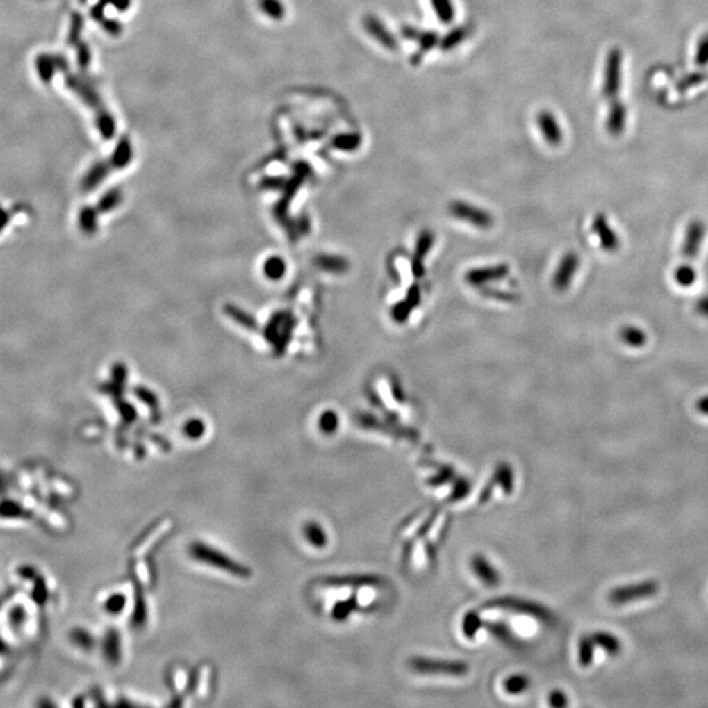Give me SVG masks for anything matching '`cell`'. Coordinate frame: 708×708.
I'll use <instances>...</instances> for the list:
<instances>
[{
    "label": "cell",
    "instance_id": "6da1fadb",
    "mask_svg": "<svg viewBox=\"0 0 708 708\" xmlns=\"http://www.w3.org/2000/svg\"><path fill=\"white\" fill-rule=\"evenodd\" d=\"M190 554L199 561L206 563L211 567L226 570L233 576H238V577H248L249 576V570L245 567L235 563L230 557L223 555L220 551L206 546L204 543H193L190 546Z\"/></svg>",
    "mask_w": 708,
    "mask_h": 708
},
{
    "label": "cell",
    "instance_id": "7a4b0ae2",
    "mask_svg": "<svg viewBox=\"0 0 708 708\" xmlns=\"http://www.w3.org/2000/svg\"><path fill=\"white\" fill-rule=\"evenodd\" d=\"M622 51L619 49H611L607 54L604 63V83H602V94L606 99L616 100V97L620 91L622 85Z\"/></svg>",
    "mask_w": 708,
    "mask_h": 708
},
{
    "label": "cell",
    "instance_id": "3957f363",
    "mask_svg": "<svg viewBox=\"0 0 708 708\" xmlns=\"http://www.w3.org/2000/svg\"><path fill=\"white\" fill-rule=\"evenodd\" d=\"M450 213L453 214L454 218L471 223L479 229H489L493 223L492 215L486 210L476 208L474 205H471L468 202H463V201L452 202Z\"/></svg>",
    "mask_w": 708,
    "mask_h": 708
},
{
    "label": "cell",
    "instance_id": "277c9868",
    "mask_svg": "<svg viewBox=\"0 0 708 708\" xmlns=\"http://www.w3.org/2000/svg\"><path fill=\"white\" fill-rule=\"evenodd\" d=\"M592 233L597 236L600 245L604 252L614 254L619 249L620 247L619 236L616 230L610 226L609 220L604 213H598L594 217L592 222Z\"/></svg>",
    "mask_w": 708,
    "mask_h": 708
},
{
    "label": "cell",
    "instance_id": "5b68a950",
    "mask_svg": "<svg viewBox=\"0 0 708 708\" xmlns=\"http://www.w3.org/2000/svg\"><path fill=\"white\" fill-rule=\"evenodd\" d=\"M580 267V257L576 252H567L561 257L554 274V286L559 291H566L573 281Z\"/></svg>",
    "mask_w": 708,
    "mask_h": 708
},
{
    "label": "cell",
    "instance_id": "8992f818",
    "mask_svg": "<svg viewBox=\"0 0 708 708\" xmlns=\"http://www.w3.org/2000/svg\"><path fill=\"white\" fill-rule=\"evenodd\" d=\"M705 235H706L705 222L694 220L687 224L682 243V255L685 256L686 258L693 260L699 255L700 247L705 240Z\"/></svg>",
    "mask_w": 708,
    "mask_h": 708
},
{
    "label": "cell",
    "instance_id": "52a82bcc",
    "mask_svg": "<svg viewBox=\"0 0 708 708\" xmlns=\"http://www.w3.org/2000/svg\"><path fill=\"white\" fill-rule=\"evenodd\" d=\"M536 124H538V128L541 130L543 138L546 140L550 146L557 147L563 142V130L560 128L557 118L552 113H550L547 110L539 112L536 116Z\"/></svg>",
    "mask_w": 708,
    "mask_h": 708
},
{
    "label": "cell",
    "instance_id": "ba28073f",
    "mask_svg": "<svg viewBox=\"0 0 708 708\" xmlns=\"http://www.w3.org/2000/svg\"><path fill=\"white\" fill-rule=\"evenodd\" d=\"M509 273V267L507 265L496 267H476L466 273V281L472 286H481L493 281H499L507 277Z\"/></svg>",
    "mask_w": 708,
    "mask_h": 708
},
{
    "label": "cell",
    "instance_id": "9c48e42d",
    "mask_svg": "<svg viewBox=\"0 0 708 708\" xmlns=\"http://www.w3.org/2000/svg\"><path fill=\"white\" fill-rule=\"evenodd\" d=\"M412 664V668L418 672L424 673H450L461 674L465 673L467 670L465 664L455 661H434V660H424V659H416Z\"/></svg>",
    "mask_w": 708,
    "mask_h": 708
},
{
    "label": "cell",
    "instance_id": "30bf717a",
    "mask_svg": "<svg viewBox=\"0 0 708 708\" xmlns=\"http://www.w3.org/2000/svg\"><path fill=\"white\" fill-rule=\"evenodd\" d=\"M363 25H365V29L369 35H372V38L379 42L382 47L388 49V50H396L399 47L397 41L395 40L393 35L386 29L384 24L381 23L379 19H377L374 15H369L363 19Z\"/></svg>",
    "mask_w": 708,
    "mask_h": 708
},
{
    "label": "cell",
    "instance_id": "8fae6325",
    "mask_svg": "<svg viewBox=\"0 0 708 708\" xmlns=\"http://www.w3.org/2000/svg\"><path fill=\"white\" fill-rule=\"evenodd\" d=\"M627 124V108L626 105L619 103L618 100H613V104L610 105V110L607 115L606 128L609 133L614 137L620 135Z\"/></svg>",
    "mask_w": 708,
    "mask_h": 708
},
{
    "label": "cell",
    "instance_id": "7c38bea8",
    "mask_svg": "<svg viewBox=\"0 0 708 708\" xmlns=\"http://www.w3.org/2000/svg\"><path fill=\"white\" fill-rule=\"evenodd\" d=\"M618 336L620 338V341L623 344H626L629 348H643L647 344V341H648L647 334L640 327L634 324H627L622 327L619 329Z\"/></svg>",
    "mask_w": 708,
    "mask_h": 708
},
{
    "label": "cell",
    "instance_id": "4fadbf2b",
    "mask_svg": "<svg viewBox=\"0 0 708 708\" xmlns=\"http://www.w3.org/2000/svg\"><path fill=\"white\" fill-rule=\"evenodd\" d=\"M403 35H406L408 40H416L420 47L422 50H425V51L433 49V47L437 45V42H438V38H437L438 35H436V33L421 32V31H418V29H415L412 26L403 28Z\"/></svg>",
    "mask_w": 708,
    "mask_h": 708
},
{
    "label": "cell",
    "instance_id": "5bb4252c",
    "mask_svg": "<svg viewBox=\"0 0 708 708\" xmlns=\"http://www.w3.org/2000/svg\"><path fill=\"white\" fill-rule=\"evenodd\" d=\"M170 527H171V522L170 521H164V522L159 523L158 527H155L151 533L142 541L140 546L135 548V555L140 557V555L146 554L162 538L163 535L170 530Z\"/></svg>",
    "mask_w": 708,
    "mask_h": 708
},
{
    "label": "cell",
    "instance_id": "9a60e30c",
    "mask_svg": "<svg viewBox=\"0 0 708 708\" xmlns=\"http://www.w3.org/2000/svg\"><path fill=\"white\" fill-rule=\"evenodd\" d=\"M673 279L678 286L690 288L697 281V270L689 264H682L674 269Z\"/></svg>",
    "mask_w": 708,
    "mask_h": 708
},
{
    "label": "cell",
    "instance_id": "2e32d148",
    "mask_svg": "<svg viewBox=\"0 0 708 708\" xmlns=\"http://www.w3.org/2000/svg\"><path fill=\"white\" fill-rule=\"evenodd\" d=\"M430 4L441 23L450 24L453 22L455 10L452 0H430Z\"/></svg>",
    "mask_w": 708,
    "mask_h": 708
},
{
    "label": "cell",
    "instance_id": "e0dca14e",
    "mask_svg": "<svg viewBox=\"0 0 708 708\" xmlns=\"http://www.w3.org/2000/svg\"><path fill=\"white\" fill-rule=\"evenodd\" d=\"M319 263L323 265L324 269L329 270V272H336V273H341V272H345L348 270L349 264L348 261L345 258H341V257H336V256H325L319 258Z\"/></svg>",
    "mask_w": 708,
    "mask_h": 708
},
{
    "label": "cell",
    "instance_id": "ac0fdd59",
    "mask_svg": "<svg viewBox=\"0 0 708 708\" xmlns=\"http://www.w3.org/2000/svg\"><path fill=\"white\" fill-rule=\"evenodd\" d=\"M434 243V236L429 231H424L418 236V244H416V263H421V258L427 255Z\"/></svg>",
    "mask_w": 708,
    "mask_h": 708
},
{
    "label": "cell",
    "instance_id": "d6986e66",
    "mask_svg": "<svg viewBox=\"0 0 708 708\" xmlns=\"http://www.w3.org/2000/svg\"><path fill=\"white\" fill-rule=\"evenodd\" d=\"M304 533H306L307 539H308V541H310L314 546H325V543H327V536H325L323 529H322L319 525H316V523H308V525L306 526Z\"/></svg>",
    "mask_w": 708,
    "mask_h": 708
},
{
    "label": "cell",
    "instance_id": "ffe728a7",
    "mask_svg": "<svg viewBox=\"0 0 708 708\" xmlns=\"http://www.w3.org/2000/svg\"><path fill=\"white\" fill-rule=\"evenodd\" d=\"M415 308V306L412 303L409 302L408 299H404L402 302L396 303L394 307H393V311L391 315L394 318L395 322L397 323H404L408 319V316L412 313V310Z\"/></svg>",
    "mask_w": 708,
    "mask_h": 708
},
{
    "label": "cell",
    "instance_id": "44dd1931",
    "mask_svg": "<svg viewBox=\"0 0 708 708\" xmlns=\"http://www.w3.org/2000/svg\"><path fill=\"white\" fill-rule=\"evenodd\" d=\"M466 33H467L466 28H456V29L452 31L449 35L442 40V50H450L454 47H456L459 42H462L465 40Z\"/></svg>",
    "mask_w": 708,
    "mask_h": 708
},
{
    "label": "cell",
    "instance_id": "7402d4cb",
    "mask_svg": "<svg viewBox=\"0 0 708 708\" xmlns=\"http://www.w3.org/2000/svg\"><path fill=\"white\" fill-rule=\"evenodd\" d=\"M264 269L269 279H277L285 272V264L281 258H270L265 263Z\"/></svg>",
    "mask_w": 708,
    "mask_h": 708
},
{
    "label": "cell",
    "instance_id": "603a6c76",
    "mask_svg": "<svg viewBox=\"0 0 708 708\" xmlns=\"http://www.w3.org/2000/svg\"><path fill=\"white\" fill-rule=\"evenodd\" d=\"M337 425H338V418H337L336 413L332 412V411H327L322 418L319 420V427L322 428L323 431L325 433H332L337 429Z\"/></svg>",
    "mask_w": 708,
    "mask_h": 708
},
{
    "label": "cell",
    "instance_id": "cb8c5ba5",
    "mask_svg": "<svg viewBox=\"0 0 708 708\" xmlns=\"http://www.w3.org/2000/svg\"><path fill=\"white\" fill-rule=\"evenodd\" d=\"M695 62L700 66H706L708 65V33L707 35H702V38L699 40L697 45V51H695Z\"/></svg>",
    "mask_w": 708,
    "mask_h": 708
},
{
    "label": "cell",
    "instance_id": "d4e9b609",
    "mask_svg": "<svg viewBox=\"0 0 708 708\" xmlns=\"http://www.w3.org/2000/svg\"><path fill=\"white\" fill-rule=\"evenodd\" d=\"M106 655L112 661H117L120 657V639L116 632L109 634V638L106 641Z\"/></svg>",
    "mask_w": 708,
    "mask_h": 708
},
{
    "label": "cell",
    "instance_id": "484cf974",
    "mask_svg": "<svg viewBox=\"0 0 708 708\" xmlns=\"http://www.w3.org/2000/svg\"><path fill=\"white\" fill-rule=\"evenodd\" d=\"M210 681V669L208 666H204L197 681V695L199 698L205 697L208 694Z\"/></svg>",
    "mask_w": 708,
    "mask_h": 708
},
{
    "label": "cell",
    "instance_id": "4316f807",
    "mask_svg": "<svg viewBox=\"0 0 708 708\" xmlns=\"http://www.w3.org/2000/svg\"><path fill=\"white\" fill-rule=\"evenodd\" d=\"M204 430H205V427H204V424L199 420H192V421H189L186 425V436L190 437V438L201 437Z\"/></svg>",
    "mask_w": 708,
    "mask_h": 708
},
{
    "label": "cell",
    "instance_id": "83f0119b",
    "mask_svg": "<svg viewBox=\"0 0 708 708\" xmlns=\"http://www.w3.org/2000/svg\"><path fill=\"white\" fill-rule=\"evenodd\" d=\"M125 604H126V598H125V595H122V594H116V595H113L112 598H109V600H108V602H106V609H108L110 613H120V611L125 607Z\"/></svg>",
    "mask_w": 708,
    "mask_h": 708
},
{
    "label": "cell",
    "instance_id": "f1b7e54d",
    "mask_svg": "<svg viewBox=\"0 0 708 708\" xmlns=\"http://www.w3.org/2000/svg\"><path fill=\"white\" fill-rule=\"evenodd\" d=\"M695 311L703 318H708V295H703L698 299L694 306Z\"/></svg>",
    "mask_w": 708,
    "mask_h": 708
},
{
    "label": "cell",
    "instance_id": "f546056e",
    "mask_svg": "<svg viewBox=\"0 0 708 708\" xmlns=\"http://www.w3.org/2000/svg\"><path fill=\"white\" fill-rule=\"evenodd\" d=\"M186 674L183 670H179L176 674V678H174V685L177 690H183L186 687Z\"/></svg>",
    "mask_w": 708,
    "mask_h": 708
},
{
    "label": "cell",
    "instance_id": "4dcf8cb0",
    "mask_svg": "<svg viewBox=\"0 0 708 708\" xmlns=\"http://www.w3.org/2000/svg\"><path fill=\"white\" fill-rule=\"evenodd\" d=\"M137 573H138V577H140V580L143 581V582L149 581V573H147V569H146V567H145L143 564H138V567H137Z\"/></svg>",
    "mask_w": 708,
    "mask_h": 708
},
{
    "label": "cell",
    "instance_id": "1f68e13d",
    "mask_svg": "<svg viewBox=\"0 0 708 708\" xmlns=\"http://www.w3.org/2000/svg\"><path fill=\"white\" fill-rule=\"evenodd\" d=\"M698 406V408H699V411H702V412H706V413H707V412H708V395H707V396H705V397H702V399H700V400H699V402H698V406Z\"/></svg>",
    "mask_w": 708,
    "mask_h": 708
}]
</instances>
